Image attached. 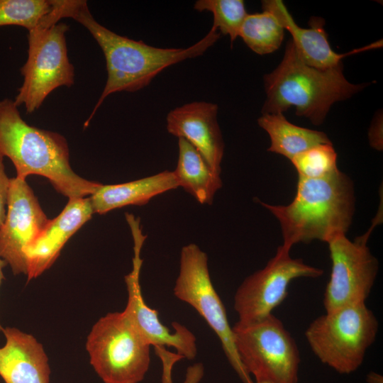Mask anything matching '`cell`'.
<instances>
[{
    "label": "cell",
    "mask_w": 383,
    "mask_h": 383,
    "mask_svg": "<svg viewBox=\"0 0 383 383\" xmlns=\"http://www.w3.org/2000/svg\"><path fill=\"white\" fill-rule=\"evenodd\" d=\"M68 18L85 27L105 57L107 79L104 90L86 123L110 94L134 92L147 87L165 68L189 58L202 55L220 38L211 27L199 41L187 48H160L120 35L98 23L86 1L72 0Z\"/></svg>",
    "instance_id": "cell-1"
},
{
    "label": "cell",
    "mask_w": 383,
    "mask_h": 383,
    "mask_svg": "<svg viewBox=\"0 0 383 383\" xmlns=\"http://www.w3.org/2000/svg\"><path fill=\"white\" fill-rule=\"evenodd\" d=\"M257 123L270 135L268 151L283 155L290 161L297 155L320 144L331 143L323 132L296 126L283 113H265Z\"/></svg>",
    "instance_id": "cell-20"
},
{
    "label": "cell",
    "mask_w": 383,
    "mask_h": 383,
    "mask_svg": "<svg viewBox=\"0 0 383 383\" xmlns=\"http://www.w3.org/2000/svg\"><path fill=\"white\" fill-rule=\"evenodd\" d=\"M366 380L367 383H383L382 376L374 372L367 374Z\"/></svg>",
    "instance_id": "cell-28"
},
{
    "label": "cell",
    "mask_w": 383,
    "mask_h": 383,
    "mask_svg": "<svg viewBox=\"0 0 383 383\" xmlns=\"http://www.w3.org/2000/svg\"><path fill=\"white\" fill-rule=\"evenodd\" d=\"M10 180L5 172L4 157L0 155V227L6 218Z\"/></svg>",
    "instance_id": "cell-25"
},
{
    "label": "cell",
    "mask_w": 383,
    "mask_h": 383,
    "mask_svg": "<svg viewBox=\"0 0 383 383\" xmlns=\"http://www.w3.org/2000/svg\"><path fill=\"white\" fill-rule=\"evenodd\" d=\"M179 187L173 172L118 184H101L89 196L94 213H106L128 205L146 204L152 198Z\"/></svg>",
    "instance_id": "cell-18"
},
{
    "label": "cell",
    "mask_w": 383,
    "mask_h": 383,
    "mask_svg": "<svg viewBox=\"0 0 383 383\" xmlns=\"http://www.w3.org/2000/svg\"><path fill=\"white\" fill-rule=\"evenodd\" d=\"M93 213L89 197L69 199L62 212L49 220L26 251L28 281L38 277L52 266L67 240L90 220Z\"/></svg>",
    "instance_id": "cell-15"
},
{
    "label": "cell",
    "mask_w": 383,
    "mask_h": 383,
    "mask_svg": "<svg viewBox=\"0 0 383 383\" xmlns=\"http://www.w3.org/2000/svg\"><path fill=\"white\" fill-rule=\"evenodd\" d=\"M379 321L366 303L326 312L305 331L306 340L316 357L337 372L349 374L364 361L377 335Z\"/></svg>",
    "instance_id": "cell-5"
},
{
    "label": "cell",
    "mask_w": 383,
    "mask_h": 383,
    "mask_svg": "<svg viewBox=\"0 0 383 383\" xmlns=\"http://www.w3.org/2000/svg\"><path fill=\"white\" fill-rule=\"evenodd\" d=\"M299 177L318 178L335 170L337 154L332 143L320 144L297 155L292 160Z\"/></svg>",
    "instance_id": "cell-24"
},
{
    "label": "cell",
    "mask_w": 383,
    "mask_h": 383,
    "mask_svg": "<svg viewBox=\"0 0 383 383\" xmlns=\"http://www.w3.org/2000/svg\"><path fill=\"white\" fill-rule=\"evenodd\" d=\"M263 10L272 13L284 29L288 30L296 50L303 61L308 65L321 70H327L342 64V58L348 55L382 46L379 40L365 47L354 50L348 53L338 54L333 50L324 30V21L313 17L309 21L310 28H304L298 26L280 0L262 1Z\"/></svg>",
    "instance_id": "cell-16"
},
{
    "label": "cell",
    "mask_w": 383,
    "mask_h": 383,
    "mask_svg": "<svg viewBox=\"0 0 383 383\" xmlns=\"http://www.w3.org/2000/svg\"><path fill=\"white\" fill-rule=\"evenodd\" d=\"M6 265H7L6 262L0 257V285L3 279H4L3 269ZM3 330H4V327L2 326L0 322V331L2 332Z\"/></svg>",
    "instance_id": "cell-29"
},
{
    "label": "cell",
    "mask_w": 383,
    "mask_h": 383,
    "mask_svg": "<svg viewBox=\"0 0 383 383\" xmlns=\"http://www.w3.org/2000/svg\"><path fill=\"white\" fill-rule=\"evenodd\" d=\"M194 8L213 14V25L220 33L228 35L231 43L239 36L241 26L248 15L242 0H199Z\"/></svg>",
    "instance_id": "cell-23"
},
{
    "label": "cell",
    "mask_w": 383,
    "mask_h": 383,
    "mask_svg": "<svg viewBox=\"0 0 383 383\" xmlns=\"http://www.w3.org/2000/svg\"><path fill=\"white\" fill-rule=\"evenodd\" d=\"M255 383H273L269 380H257V381H255Z\"/></svg>",
    "instance_id": "cell-30"
},
{
    "label": "cell",
    "mask_w": 383,
    "mask_h": 383,
    "mask_svg": "<svg viewBox=\"0 0 383 383\" xmlns=\"http://www.w3.org/2000/svg\"><path fill=\"white\" fill-rule=\"evenodd\" d=\"M63 18L60 0H0V26H17L32 31Z\"/></svg>",
    "instance_id": "cell-21"
},
{
    "label": "cell",
    "mask_w": 383,
    "mask_h": 383,
    "mask_svg": "<svg viewBox=\"0 0 383 383\" xmlns=\"http://www.w3.org/2000/svg\"><path fill=\"white\" fill-rule=\"evenodd\" d=\"M68 30L67 24L58 22L28 32V58L21 68L23 81L13 101L29 113L38 110L53 90L74 84L66 43Z\"/></svg>",
    "instance_id": "cell-8"
},
{
    "label": "cell",
    "mask_w": 383,
    "mask_h": 383,
    "mask_svg": "<svg viewBox=\"0 0 383 383\" xmlns=\"http://www.w3.org/2000/svg\"><path fill=\"white\" fill-rule=\"evenodd\" d=\"M7 211L0 227V257L14 275L27 274L26 251L45 228L48 219L26 179L11 178Z\"/></svg>",
    "instance_id": "cell-13"
},
{
    "label": "cell",
    "mask_w": 383,
    "mask_h": 383,
    "mask_svg": "<svg viewBox=\"0 0 383 383\" xmlns=\"http://www.w3.org/2000/svg\"><path fill=\"white\" fill-rule=\"evenodd\" d=\"M172 370H163L162 383H173ZM204 375L202 364L197 363L188 367L184 383H199Z\"/></svg>",
    "instance_id": "cell-26"
},
{
    "label": "cell",
    "mask_w": 383,
    "mask_h": 383,
    "mask_svg": "<svg viewBox=\"0 0 383 383\" xmlns=\"http://www.w3.org/2000/svg\"><path fill=\"white\" fill-rule=\"evenodd\" d=\"M323 273L321 269L292 257L290 250L279 246L267 265L246 277L237 289L233 303L238 316L236 323L248 325L264 319L286 299L292 280L318 278Z\"/></svg>",
    "instance_id": "cell-10"
},
{
    "label": "cell",
    "mask_w": 383,
    "mask_h": 383,
    "mask_svg": "<svg viewBox=\"0 0 383 383\" xmlns=\"http://www.w3.org/2000/svg\"><path fill=\"white\" fill-rule=\"evenodd\" d=\"M0 348V376L5 383H50V368L43 345L31 334L4 328Z\"/></svg>",
    "instance_id": "cell-17"
},
{
    "label": "cell",
    "mask_w": 383,
    "mask_h": 383,
    "mask_svg": "<svg viewBox=\"0 0 383 383\" xmlns=\"http://www.w3.org/2000/svg\"><path fill=\"white\" fill-rule=\"evenodd\" d=\"M284 30L276 16L270 11L263 10L262 13L247 15L239 37L253 52L265 55L280 47Z\"/></svg>",
    "instance_id": "cell-22"
},
{
    "label": "cell",
    "mask_w": 383,
    "mask_h": 383,
    "mask_svg": "<svg viewBox=\"0 0 383 383\" xmlns=\"http://www.w3.org/2000/svg\"><path fill=\"white\" fill-rule=\"evenodd\" d=\"M374 225L353 241L343 233L328 240L331 272L323 298L326 312L365 303L370 296L379 270L378 261L367 245Z\"/></svg>",
    "instance_id": "cell-11"
},
{
    "label": "cell",
    "mask_w": 383,
    "mask_h": 383,
    "mask_svg": "<svg viewBox=\"0 0 383 383\" xmlns=\"http://www.w3.org/2000/svg\"><path fill=\"white\" fill-rule=\"evenodd\" d=\"M0 155L11 160L16 177H45L56 191L69 199L91 196L101 185L72 170L64 136L28 124L10 99L0 100Z\"/></svg>",
    "instance_id": "cell-2"
},
{
    "label": "cell",
    "mask_w": 383,
    "mask_h": 383,
    "mask_svg": "<svg viewBox=\"0 0 383 383\" xmlns=\"http://www.w3.org/2000/svg\"><path fill=\"white\" fill-rule=\"evenodd\" d=\"M232 329L239 358L255 381L297 383L299 349L280 319L271 314L248 325L235 323Z\"/></svg>",
    "instance_id": "cell-7"
},
{
    "label": "cell",
    "mask_w": 383,
    "mask_h": 383,
    "mask_svg": "<svg viewBox=\"0 0 383 383\" xmlns=\"http://www.w3.org/2000/svg\"><path fill=\"white\" fill-rule=\"evenodd\" d=\"M173 292L178 299L192 306L216 334L226 357L243 383H255L239 358L225 306L211 282L207 255L196 244H189L181 250Z\"/></svg>",
    "instance_id": "cell-9"
},
{
    "label": "cell",
    "mask_w": 383,
    "mask_h": 383,
    "mask_svg": "<svg viewBox=\"0 0 383 383\" xmlns=\"http://www.w3.org/2000/svg\"><path fill=\"white\" fill-rule=\"evenodd\" d=\"M382 116H378L375 118V121L372 123L370 127L369 138L370 144L372 146L377 150L382 149Z\"/></svg>",
    "instance_id": "cell-27"
},
{
    "label": "cell",
    "mask_w": 383,
    "mask_h": 383,
    "mask_svg": "<svg viewBox=\"0 0 383 383\" xmlns=\"http://www.w3.org/2000/svg\"><path fill=\"white\" fill-rule=\"evenodd\" d=\"M134 241L133 269L125 276L128 292L127 304L123 310L134 328L150 346L172 347L182 358L193 360L197 354L195 335L184 326L172 322L173 332L160 321L157 310L148 306L143 297L140 273L143 260L140 252L146 238L139 225L131 227Z\"/></svg>",
    "instance_id": "cell-12"
},
{
    "label": "cell",
    "mask_w": 383,
    "mask_h": 383,
    "mask_svg": "<svg viewBox=\"0 0 383 383\" xmlns=\"http://www.w3.org/2000/svg\"><path fill=\"white\" fill-rule=\"evenodd\" d=\"M260 202L279 221L285 248L314 240L328 242L346 234L355 211L352 180L338 168L318 178L299 177L296 193L288 205Z\"/></svg>",
    "instance_id": "cell-3"
},
{
    "label": "cell",
    "mask_w": 383,
    "mask_h": 383,
    "mask_svg": "<svg viewBox=\"0 0 383 383\" xmlns=\"http://www.w3.org/2000/svg\"><path fill=\"white\" fill-rule=\"evenodd\" d=\"M179 155L173 173L182 187L201 204H211L216 192L222 187L221 175L216 174L201 155L187 140H178Z\"/></svg>",
    "instance_id": "cell-19"
},
{
    "label": "cell",
    "mask_w": 383,
    "mask_h": 383,
    "mask_svg": "<svg viewBox=\"0 0 383 383\" xmlns=\"http://www.w3.org/2000/svg\"><path fill=\"white\" fill-rule=\"evenodd\" d=\"M150 347L123 311L101 317L86 342L90 364L104 383L141 382L150 367Z\"/></svg>",
    "instance_id": "cell-6"
},
{
    "label": "cell",
    "mask_w": 383,
    "mask_h": 383,
    "mask_svg": "<svg viewBox=\"0 0 383 383\" xmlns=\"http://www.w3.org/2000/svg\"><path fill=\"white\" fill-rule=\"evenodd\" d=\"M217 104L194 101L170 111L167 116V131L187 140L218 175L224 143L217 121Z\"/></svg>",
    "instance_id": "cell-14"
},
{
    "label": "cell",
    "mask_w": 383,
    "mask_h": 383,
    "mask_svg": "<svg viewBox=\"0 0 383 383\" xmlns=\"http://www.w3.org/2000/svg\"><path fill=\"white\" fill-rule=\"evenodd\" d=\"M266 100L265 113H283L290 107L296 114L321 124L331 106L362 90L367 84H355L343 73V65L321 70L306 64L292 40L286 45L282 62L264 77Z\"/></svg>",
    "instance_id": "cell-4"
}]
</instances>
